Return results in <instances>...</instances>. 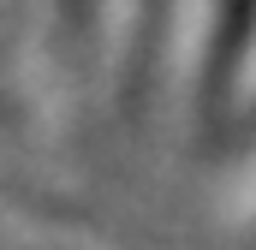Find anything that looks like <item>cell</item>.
Here are the masks:
<instances>
[]
</instances>
